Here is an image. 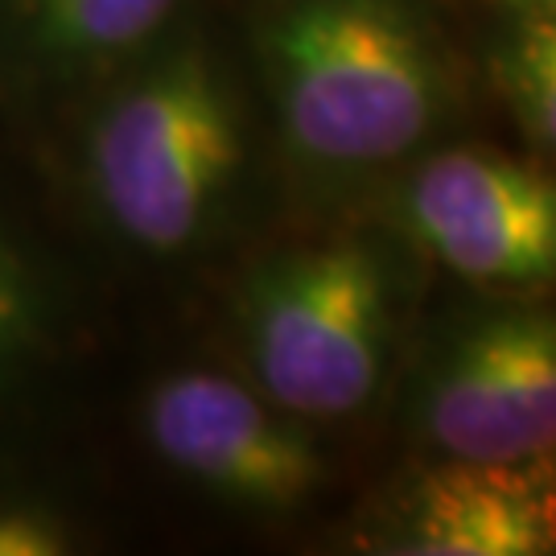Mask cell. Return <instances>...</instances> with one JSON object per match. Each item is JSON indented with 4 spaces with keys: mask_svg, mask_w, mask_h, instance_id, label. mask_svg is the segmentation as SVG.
Listing matches in <instances>:
<instances>
[{
    "mask_svg": "<svg viewBox=\"0 0 556 556\" xmlns=\"http://www.w3.org/2000/svg\"><path fill=\"white\" fill-rule=\"evenodd\" d=\"M100 268L194 285L293 211L223 0L128 62L29 149Z\"/></svg>",
    "mask_w": 556,
    "mask_h": 556,
    "instance_id": "1",
    "label": "cell"
},
{
    "mask_svg": "<svg viewBox=\"0 0 556 556\" xmlns=\"http://www.w3.org/2000/svg\"><path fill=\"white\" fill-rule=\"evenodd\" d=\"M293 211H363L425 149L486 128L438 0H223Z\"/></svg>",
    "mask_w": 556,
    "mask_h": 556,
    "instance_id": "2",
    "label": "cell"
},
{
    "mask_svg": "<svg viewBox=\"0 0 556 556\" xmlns=\"http://www.w3.org/2000/svg\"><path fill=\"white\" fill-rule=\"evenodd\" d=\"M429 280L376 211H289L199 285L206 342L280 408L355 441L383 425Z\"/></svg>",
    "mask_w": 556,
    "mask_h": 556,
    "instance_id": "3",
    "label": "cell"
},
{
    "mask_svg": "<svg viewBox=\"0 0 556 556\" xmlns=\"http://www.w3.org/2000/svg\"><path fill=\"white\" fill-rule=\"evenodd\" d=\"M128 429L174 495L239 528L289 536L330 528L346 507V441L280 408L211 342L140 376Z\"/></svg>",
    "mask_w": 556,
    "mask_h": 556,
    "instance_id": "4",
    "label": "cell"
},
{
    "mask_svg": "<svg viewBox=\"0 0 556 556\" xmlns=\"http://www.w3.org/2000/svg\"><path fill=\"white\" fill-rule=\"evenodd\" d=\"M379 429L413 457L482 466L553 462V293H491L429 280Z\"/></svg>",
    "mask_w": 556,
    "mask_h": 556,
    "instance_id": "5",
    "label": "cell"
},
{
    "mask_svg": "<svg viewBox=\"0 0 556 556\" xmlns=\"http://www.w3.org/2000/svg\"><path fill=\"white\" fill-rule=\"evenodd\" d=\"M363 211L396 227L438 280L491 293H553V165L491 140L486 128L425 149Z\"/></svg>",
    "mask_w": 556,
    "mask_h": 556,
    "instance_id": "6",
    "label": "cell"
},
{
    "mask_svg": "<svg viewBox=\"0 0 556 556\" xmlns=\"http://www.w3.org/2000/svg\"><path fill=\"white\" fill-rule=\"evenodd\" d=\"M96 256L0 174V454H25L103 342Z\"/></svg>",
    "mask_w": 556,
    "mask_h": 556,
    "instance_id": "7",
    "label": "cell"
},
{
    "mask_svg": "<svg viewBox=\"0 0 556 556\" xmlns=\"http://www.w3.org/2000/svg\"><path fill=\"white\" fill-rule=\"evenodd\" d=\"M363 556H548L556 540V462L482 466L413 457L355 495L330 523Z\"/></svg>",
    "mask_w": 556,
    "mask_h": 556,
    "instance_id": "8",
    "label": "cell"
},
{
    "mask_svg": "<svg viewBox=\"0 0 556 556\" xmlns=\"http://www.w3.org/2000/svg\"><path fill=\"white\" fill-rule=\"evenodd\" d=\"M211 0H0V119L29 149Z\"/></svg>",
    "mask_w": 556,
    "mask_h": 556,
    "instance_id": "9",
    "label": "cell"
},
{
    "mask_svg": "<svg viewBox=\"0 0 556 556\" xmlns=\"http://www.w3.org/2000/svg\"><path fill=\"white\" fill-rule=\"evenodd\" d=\"M475 62L486 119L511 144L553 165L556 153V13L457 17Z\"/></svg>",
    "mask_w": 556,
    "mask_h": 556,
    "instance_id": "10",
    "label": "cell"
},
{
    "mask_svg": "<svg viewBox=\"0 0 556 556\" xmlns=\"http://www.w3.org/2000/svg\"><path fill=\"white\" fill-rule=\"evenodd\" d=\"M103 544L96 503L25 454H0V556H87Z\"/></svg>",
    "mask_w": 556,
    "mask_h": 556,
    "instance_id": "11",
    "label": "cell"
},
{
    "mask_svg": "<svg viewBox=\"0 0 556 556\" xmlns=\"http://www.w3.org/2000/svg\"><path fill=\"white\" fill-rule=\"evenodd\" d=\"M454 17H486V13H556V0H438Z\"/></svg>",
    "mask_w": 556,
    "mask_h": 556,
    "instance_id": "12",
    "label": "cell"
}]
</instances>
